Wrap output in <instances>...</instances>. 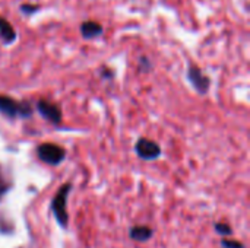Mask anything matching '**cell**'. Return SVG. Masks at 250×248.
<instances>
[{"mask_svg": "<svg viewBox=\"0 0 250 248\" xmlns=\"http://www.w3.org/2000/svg\"><path fill=\"white\" fill-rule=\"evenodd\" d=\"M72 186L70 184H64L60 187V190L57 191V194L54 196L53 202H51V212L56 218V221L59 222V225L62 228H67V222H69V215H67V197L70 193Z\"/></svg>", "mask_w": 250, "mask_h": 248, "instance_id": "6da1fadb", "label": "cell"}, {"mask_svg": "<svg viewBox=\"0 0 250 248\" xmlns=\"http://www.w3.org/2000/svg\"><path fill=\"white\" fill-rule=\"evenodd\" d=\"M0 114L6 117H29L32 114V108L26 102H19L10 96L0 95Z\"/></svg>", "mask_w": 250, "mask_h": 248, "instance_id": "7a4b0ae2", "label": "cell"}, {"mask_svg": "<svg viewBox=\"0 0 250 248\" xmlns=\"http://www.w3.org/2000/svg\"><path fill=\"white\" fill-rule=\"evenodd\" d=\"M37 155L42 162L48 165H57L64 159V149L54 143H42L38 146Z\"/></svg>", "mask_w": 250, "mask_h": 248, "instance_id": "3957f363", "label": "cell"}, {"mask_svg": "<svg viewBox=\"0 0 250 248\" xmlns=\"http://www.w3.org/2000/svg\"><path fill=\"white\" fill-rule=\"evenodd\" d=\"M188 79H189L190 85L196 89V92H199L201 95H205L209 91L211 80H209V77L196 64H189Z\"/></svg>", "mask_w": 250, "mask_h": 248, "instance_id": "277c9868", "label": "cell"}, {"mask_svg": "<svg viewBox=\"0 0 250 248\" xmlns=\"http://www.w3.org/2000/svg\"><path fill=\"white\" fill-rule=\"evenodd\" d=\"M135 151L138 153V156L144 161H154L157 159L160 155H161V148L158 143H155L154 140H149V139H139L136 146H135Z\"/></svg>", "mask_w": 250, "mask_h": 248, "instance_id": "5b68a950", "label": "cell"}, {"mask_svg": "<svg viewBox=\"0 0 250 248\" xmlns=\"http://www.w3.org/2000/svg\"><path fill=\"white\" fill-rule=\"evenodd\" d=\"M37 110H38V113L45 120H48V121H51L54 124H59L62 121V111H60V108L56 104L50 102V101L40 99L37 102Z\"/></svg>", "mask_w": 250, "mask_h": 248, "instance_id": "8992f818", "label": "cell"}, {"mask_svg": "<svg viewBox=\"0 0 250 248\" xmlns=\"http://www.w3.org/2000/svg\"><path fill=\"white\" fill-rule=\"evenodd\" d=\"M81 34L85 39L97 38L103 34V25L94 20H85L81 25Z\"/></svg>", "mask_w": 250, "mask_h": 248, "instance_id": "52a82bcc", "label": "cell"}, {"mask_svg": "<svg viewBox=\"0 0 250 248\" xmlns=\"http://www.w3.org/2000/svg\"><path fill=\"white\" fill-rule=\"evenodd\" d=\"M16 37L18 35L10 22L6 18L0 16V39L3 41V44H12L16 39Z\"/></svg>", "mask_w": 250, "mask_h": 248, "instance_id": "ba28073f", "label": "cell"}, {"mask_svg": "<svg viewBox=\"0 0 250 248\" xmlns=\"http://www.w3.org/2000/svg\"><path fill=\"white\" fill-rule=\"evenodd\" d=\"M129 234H130L132 240H135L138 243H145L152 237V229L148 227H144V225L142 227H133Z\"/></svg>", "mask_w": 250, "mask_h": 248, "instance_id": "9c48e42d", "label": "cell"}, {"mask_svg": "<svg viewBox=\"0 0 250 248\" xmlns=\"http://www.w3.org/2000/svg\"><path fill=\"white\" fill-rule=\"evenodd\" d=\"M215 231L220 234V235H223V237H229V235H231V228L227 225V224H215Z\"/></svg>", "mask_w": 250, "mask_h": 248, "instance_id": "30bf717a", "label": "cell"}, {"mask_svg": "<svg viewBox=\"0 0 250 248\" xmlns=\"http://www.w3.org/2000/svg\"><path fill=\"white\" fill-rule=\"evenodd\" d=\"M19 9L23 15H32L40 10V6L38 4H21Z\"/></svg>", "mask_w": 250, "mask_h": 248, "instance_id": "8fae6325", "label": "cell"}, {"mask_svg": "<svg viewBox=\"0 0 250 248\" xmlns=\"http://www.w3.org/2000/svg\"><path fill=\"white\" fill-rule=\"evenodd\" d=\"M221 246L224 248H245V246L239 241H234V240H229V238H224L221 241Z\"/></svg>", "mask_w": 250, "mask_h": 248, "instance_id": "7c38bea8", "label": "cell"}, {"mask_svg": "<svg viewBox=\"0 0 250 248\" xmlns=\"http://www.w3.org/2000/svg\"><path fill=\"white\" fill-rule=\"evenodd\" d=\"M139 64H141V69H142V70H144V67H145V70L151 69L149 60H148L146 57H141V60H139Z\"/></svg>", "mask_w": 250, "mask_h": 248, "instance_id": "4fadbf2b", "label": "cell"}, {"mask_svg": "<svg viewBox=\"0 0 250 248\" xmlns=\"http://www.w3.org/2000/svg\"><path fill=\"white\" fill-rule=\"evenodd\" d=\"M101 75H103V76H104L105 79H110V77L113 76V72H111V70H108V69H103Z\"/></svg>", "mask_w": 250, "mask_h": 248, "instance_id": "5bb4252c", "label": "cell"}]
</instances>
